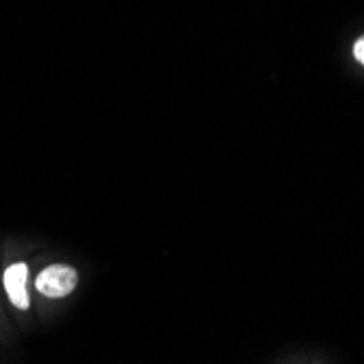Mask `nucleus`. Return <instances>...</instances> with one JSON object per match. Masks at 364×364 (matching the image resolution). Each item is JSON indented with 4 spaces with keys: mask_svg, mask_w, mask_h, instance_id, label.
Returning <instances> with one entry per match:
<instances>
[{
    "mask_svg": "<svg viewBox=\"0 0 364 364\" xmlns=\"http://www.w3.org/2000/svg\"><path fill=\"white\" fill-rule=\"evenodd\" d=\"M26 282H28V267L24 262H16L11 267H7V271L3 275V286H5L9 301L18 310H28V306H31Z\"/></svg>",
    "mask_w": 364,
    "mask_h": 364,
    "instance_id": "2",
    "label": "nucleus"
},
{
    "mask_svg": "<svg viewBox=\"0 0 364 364\" xmlns=\"http://www.w3.org/2000/svg\"><path fill=\"white\" fill-rule=\"evenodd\" d=\"M353 57L364 65V38H360V40L355 42V46H353Z\"/></svg>",
    "mask_w": 364,
    "mask_h": 364,
    "instance_id": "3",
    "label": "nucleus"
},
{
    "mask_svg": "<svg viewBox=\"0 0 364 364\" xmlns=\"http://www.w3.org/2000/svg\"><path fill=\"white\" fill-rule=\"evenodd\" d=\"M77 269L68 267V264H50L36 277V290L48 299H63L77 288Z\"/></svg>",
    "mask_w": 364,
    "mask_h": 364,
    "instance_id": "1",
    "label": "nucleus"
}]
</instances>
